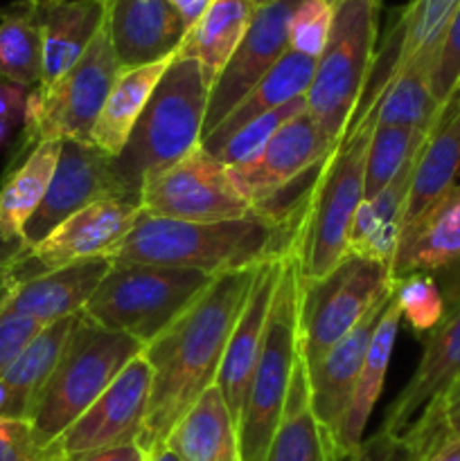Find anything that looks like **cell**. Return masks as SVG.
Segmentation results:
<instances>
[{
  "label": "cell",
  "mask_w": 460,
  "mask_h": 461,
  "mask_svg": "<svg viewBox=\"0 0 460 461\" xmlns=\"http://www.w3.org/2000/svg\"><path fill=\"white\" fill-rule=\"evenodd\" d=\"M257 268L215 277L176 322L144 347L143 356L152 367V394L138 444L149 457L165 446L183 414L216 383L230 333L246 304Z\"/></svg>",
  "instance_id": "cell-1"
},
{
  "label": "cell",
  "mask_w": 460,
  "mask_h": 461,
  "mask_svg": "<svg viewBox=\"0 0 460 461\" xmlns=\"http://www.w3.org/2000/svg\"><path fill=\"white\" fill-rule=\"evenodd\" d=\"M302 219H275L253 207L246 219L188 223L144 214L135 219L113 264H149L201 270L219 277L293 255Z\"/></svg>",
  "instance_id": "cell-2"
},
{
  "label": "cell",
  "mask_w": 460,
  "mask_h": 461,
  "mask_svg": "<svg viewBox=\"0 0 460 461\" xmlns=\"http://www.w3.org/2000/svg\"><path fill=\"white\" fill-rule=\"evenodd\" d=\"M210 86L194 59L174 57L135 122L113 169L126 194L140 198L143 183L179 165L201 147Z\"/></svg>",
  "instance_id": "cell-3"
},
{
  "label": "cell",
  "mask_w": 460,
  "mask_h": 461,
  "mask_svg": "<svg viewBox=\"0 0 460 461\" xmlns=\"http://www.w3.org/2000/svg\"><path fill=\"white\" fill-rule=\"evenodd\" d=\"M144 345L126 333L111 331L77 315L52 376L45 383L30 423L41 444H54L133 358Z\"/></svg>",
  "instance_id": "cell-4"
},
{
  "label": "cell",
  "mask_w": 460,
  "mask_h": 461,
  "mask_svg": "<svg viewBox=\"0 0 460 461\" xmlns=\"http://www.w3.org/2000/svg\"><path fill=\"white\" fill-rule=\"evenodd\" d=\"M300 266L296 255H289L284 257L264 345L237 423L239 461H266L271 441L282 421L293 367L300 356Z\"/></svg>",
  "instance_id": "cell-5"
},
{
  "label": "cell",
  "mask_w": 460,
  "mask_h": 461,
  "mask_svg": "<svg viewBox=\"0 0 460 461\" xmlns=\"http://www.w3.org/2000/svg\"><path fill=\"white\" fill-rule=\"evenodd\" d=\"M373 115L350 129L323 162L298 234L296 259L300 282L325 277L347 255V237L365 198V158L373 138Z\"/></svg>",
  "instance_id": "cell-6"
},
{
  "label": "cell",
  "mask_w": 460,
  "mask_h": 461,
  "mask_svg": "<svg viewBox=\"0 0 460 461\" xmlns=\"http://www.w3.org/2000/svg\"><path fill=\"white\" fill-rule=\"evenodd\" d=\"M215 282L201 270L113 264L81 313L99 327L152 345Z\"/></svg>",
  "instance_id": "cell-7"
},
{
  "label": "cell",
  "mask_w": 460,
  "mask_h": 461,
  "mask_svg": "<svg viewBox=\"0 0 460 461\" xmlns=\"http://www.w3.org/2000/svg\"><path fill=\"white\" fill-rule=\"evenodd\" d=\"M382 0H338L332 32L316 59L314 79L307 90V113L332 147L350 129L377 50Z\"/></svg>",
  "instance_id": "cell-8"
},
{
  "label": "cell",
  "mask_w": 460,
  "mask_h": 461,
  "mask_svg": "<svg viewBox=\"0 0 460 461\" xmlns=\"http://www.w3.org/2000/svg\"><path fill=\"white\" fill-rule=\"evenodd\" d=\"M122 68L113 52L106 25L97 32L79 61L50 88L27 93L23 133L9 167L25 160L27 153L50 140L90 142L99 111L120 77Z\"/></svg>",
  "instance_id": "cell-9"
},
{
  "label": "cell",
  "mask_w": 460,
  "mask_h": 461,
  "mask_svg": "<svg viewBox=\"0 0 460 461\" xmlns=\"http://www.w3.org/2000/svg\"><path fill=\"white\" fill-rule=\"evenodd\" d=\"M391 291V266L356 255H345L325 277L302 284L300 354L307 367L318 363Z\"/></svg>",
  "instance_id": "cell-10"
},
{
  "label": "cell",
  "mask_w": 460,
  "mask_h": 461,
  "mask_svg": "<svg viewBox=\"0 0 460 461\" xmlns=\"http://www.w3.org/2000/svg\"><path fill=\"white\" fill-rule=\"evenodd\" d=\"M140 198H108L77 212L36 246L27 248L0 277V295L9 288L95 257H113L140 216Z\"/></svg>",
  "instance_id": "cell-11"
},
{
  "label": "cell",
  "mask_w": 460,
  "mask_h": 461,
  "mask_svg": "<svg viewBox=\"0 0 460 461\" xmlns=\"http://www.w3.org/2000/svg\"><path fill=\"white\" fill-rule=\"evenodd\" d=\"M140 207L144 214L188 223L237 221L253 212L228 167L201 147L179 165L149 176L140 189Z\"/></svg>",
  "instance_id": "cell-12"
},
{
  "label": "cell",
  "mask_w": 460,
  "mask_h": 461,
  "mask_svg": "<svg viewBox=\"0 0 460 461\" xmlns=\"http://www.w3.org/2000/svg\"><path fill=\"white\" fill-rule=\"evenodd\" d=\"M108 198H133L117 180L113 158L99 151L93 142L61 140L48 192L25 225V250L43 241L72 214Z\"/></svg>",
  "instance_id": "cell-13"
},
{
  "label": "cell",
  "mask_w": 460,
  "mask_h": 461,
  "mask_svg": "<svg viewBox=\"0 0 460 461\" xmlns=\"http://www.w3.org/2000/svg\"><path fill=\"white\" fill-rule=\"evenodd\" d=\"M152 394V367L147 358L131 360L104 394L57 439L68 461L95 450L117 448L140 439Z\"/></svg>",
  "instance_id": "cell-14"
},
{
  "label": "cell",
  "mask_w": 460,
  "mask_h": 461,
  "mask_svg": "<svg viewBox=\"0 0 460 461\" xmlns=\"http://www.w3.org/2000/svg\"><path fill=\"white\" fill-rule=\"evenodd\" d=\"M300 0L260 5L242 43L210 88L203 135H210L289 50V21Z\"/></svg>",
  "instance_id": "cell-15"
},
{
  "label": "cell",
  "mask_w": 460,
  "mask_h": 461,
  "mask_svg": "<svg viewBox=\"0 0 460 461\" xmlns=\"http://www.w3.org/2000/svg\"><path fill=\"white\" fill-rule=\"evenodd\" d=\"M413 273L436 279L446 309L460 300V185L401 232L391 277Z\"/></svg>",
  "instance_id": "cell-16"
},
{
  "label": "cell",
  "mask_w": 460,
  "mask_h": 461,
  "mask_svg": "<svg viewBox=\"0 0 460 461\" xmlns=\"http://www.w3.org/2000/svg\"><path fill=\"white\" fill-rule=\"evenodd\" d=\"M334 149L305 111L287 122L253 160L228 171L237 192L255 207L320 165Z\"/></svg>",
  "instance_id": "cell-17"
},
{
  "label": "cell",
  "mask_w": 460,
  "mask_h": 461,
  "mask_svg": "<svg viewBox=\"0 0 460 461\" xmlns=\"http://www.w3.org/2000/svg\"><path fill=\"white\" fill-rule=\"evenodd\" d=\"M104 25L122 70L176 57L188 34L170 0H106Z\"/></svg>",
  "instance_id": "cell-18"
},
{
  "label": "cell",
  "mask_w": 460,
  "mask_h": 461,
  "mask_svg": "<svg viewBox=\"0 0 460 461\" xmlns=\"http://www.w3.org/2000/svg\"><path fill=\"white\" fill-rule=\"evenodd\" d=\"M282 264L284 259H273L257 268L251 293H248L246 304L235 322L219 374H216L215 385L219 387L235 423H239V417H242L248 385H251L253 372H255L257 358H260L262 345H264L266 324H269L271 304H273Z\"/></svg>",
  "instance_id": "cell-19"
},
{
  "label": "cell",
  "mask_w": 460,
  "mask_h": 461,
  "mask_svg": "<svg viewBox=\"0 0 460 461\" xmlns=\"http://www.w3.org/2000/svg\"><path fill=\"white\" fill-rule=\"evenodd\" d=\"M460 381V300L446 309L442 322L424 340L422 358L401 394L383 417L386 430L401 435L424 408L445 399Z\"/></svg>",
  "instance_id": "cell-20"
},
{
  "label": "cell",
  "mask_w": 460,
  "mask_h": 461,
  "mask_svg": "<svg viewBox=\"0 0 460 461\" xmlns=\"http://www.w3.org/2000/svg\"><path fill=\"white\" fill-rule=\"evenodd\" d=\"M392 291L382 302L373 306L365 313V318L343 338L341 342L332 347L316 365L307 367L309 372V390H311V410L318 419L320 426L334 435L345 414L347 403L352 399L356 381H359L361 367H363L365 354L373 342L377 324L386 311L388 300Z\"/></svg>",
  "instance_id": "cell-21"
},
{
  "label": "cell",
  "mask_w": 460,
  "mask_h": 461,
  "mask_svg": "<svg viewBox=\"0 0 460 461\" xmlns=\"http://www.w3.org/2000/svg\"><path fill=\"white\" fill-rule=\"evenodd\" d=\"M111 266V257H95L45 273L5 291L0 309L34 318L45 327L79 315Z\"/></svg>",
  "instance_id": "cell-22"
},
{
  "label": "cell",
  "mask_w": 460,
  "mask_h": 461,
  "mask_svg": "<svg viewBox=\"0 0 460 461\" xmlns=\"http://www.w3.org/2000/svg\"><path fill=\"white\" fill-rule=\"evenodd\" d=\"M59 151L61 140L41 142L25 160L5 171L0 183V277L25 252V225L48 192Z\"/></svg>",
  "instance_id": "cell-23"
},
{
  "label": "cell",
  "mask_w": 460,
  "mask_h": 461,
  "mask_svg": "<svg viewBox=\"0 0 460 461\" xmlns=\"http://www.w3.org/2000/svg\"><path fill=\"white\" fill-rule=\"evenodd\" d=\"M43 72L36 88H50L81 59L106 21V0H39Z\"/></svg>",
  "instance_id": "cell-24"
},
{
  "label": "cell",
  "mask_w": 460,
  "mask_h": 461,
  "mask_svg": "<svg viewBox=\"0 0 460 461\" xmlns=\"http://www.w3.org/2000/svg\"><path fill=\"white\" fill-rule=\"evenodd\" d=\"M316 59L305 57L300 52L287 50L278 63L266 72L260 79V84L230 111V115L212 131L210 135L201 140V149L210 156H216L225 142L251 124L257 117L266 115V113L275 111V108L284 106L291 99L302 97L309 90L311 79H314Z\"/></svg>",
  "instance_id": "cell-25"
},
{
  "label": "cell",
  "mask_w": 460,
  "mask_h": 461,
  "mask_svg": "<svg viewBox=\"0 0 460 461\" xmlns=\"http://www.w3.org/2000/svg\"><path fill=\"white\" fill-rule=\"evenodd\" d=\"M418 156L410 158L404 169L374 198H363L352 221L347 237V255L382 261L391 266L404 232V212Z\"/></svg>",
  "instance_id": "cell-26"
},
{
  "label": "cell",
  "mask_w": 460,
  "mask_h": 461,
  "mask_svg": "<svg viewBox=\"0 0 460 461\" xmlns=\"http://www.w3.org/2000/svg\"><path fill=\"white\" fill-rule=\"evenodd\" d=\"M400 324V309H397L395 300L391 295L386 311H383L382 320L377 324L373 342L368 347V354H365L363 367H361L359 381H356L354 392H352V399L347 403L345 414L341 417V423H338L336 432L332 435L334 450H336L338 457H350L352 453H356L361 441H363V430L368 426L370 412H373L374 403L382 396L383 381H386V369L388 363H391L392 347H395Z\"/></svg>",
  "instance_id": "cell-27"
},
{
  "label": "cell",
  "mask_w": 460,
  "mask_h": 461,
  "mask_svg": "<svg viewBox=\"0 0 460 461\" xmlns=\"http://www.w3.org/2000/svg\"><path fill=\"white\" fill-rule=\"evenodd\" d=\"M179 461H239L237 423L212 385L183 414L165 441Z\"/></svg>",
  "instance_id": "cell-28"
},
{
  "label": "cell",
  "mask_w": 460,
  "mask_h": 461,
  "mask_svg": "<svg viewBox=\"0 0 460 461\" xmlns=\"http://www.w3.org/2000/svg\"><path fill=\"white\" fill-rule=\"evenodd\" d=\"M255 12L257 5L253 0H212L188 30L176 57L198 61L206 84L212 88L242 43Z\"/></svg>",
  "instance_id": "cell-29"
},
{
  "label": "cell",
  "mask_w": 460,
  "mask_h": 461,
  "mask_svg": "<svg viewBox=\"0 0 460 461\" xmlns=\"http://www.w3.org/2000/svg\"><path fill=\"white\" fill-rule=\"evenodd\" d=\"M266 461H336L332 435L320 426L311 410L309 372L302 354L293 367L282 421L271 441Z\"/></svg>",
  "instance_id": "cell-30"
},
{
  "label": "cell",
  "mask_w": 460,
  "mask_h": 461,
  "mask_svg": "<svg viewBox=\"0 0 460 461\" xmlns=\"http://www.w3.org/2000/svg\"><path fill=\"white\" fill-rule=\"evenodd\" d=\"M171 59L120 72L117 81L113 84L111 93H108L106 102H104L102 111H99L97 122L93 126V133H90V142L99 151L115 158L124 149L135 122L143 115L149 97L156 90L161 77L165 75Z\"/></svg>",
  "instance_id": "cell-31"
},
{
  "label": "cell",
  "mask_w": 460,
  "mask_h": 461,
  "mask_svg": "<svg viewBox=\"0 0 460 461\" xmlns=\"http://www.w3.org/2000/svg\"><path fill=\"white\" fill-rule=\"evenodd\" d=\"M77 322V315L48 324L27 349L14 360L12 367L3 374V385L7 390L9 410L7 419H27L30 421L34 405L43 392L45 383L52 376L68 336Z\"/></svg>",
  "instance_id": "cell-32"
},
{
  "label": "cell",
  "mask_w": 460,
  "mask_h": 461,
  "mask_svg": "<svg viewBox=\"0 0 460 461\" xmlns=\"http://www.w3.org/2000/svg\"><path fill=\"white\" fill-rule=\"evenodd\" d=\"M43 72L39 0H12L0 7V81L34 90Z\"/></svg>",
  "instance_id": "cell-33"
},
{
  "label": "cell",
  "mask_w": 460,
  "mask_h": 461,
  "mask_svg": "<svg viewBox=\"0 0 460 461\" xmlns=\"http://www.w3.org/2000/svg\"><path fill=\"white\" fill-rule=\"evenodd\" d=\"M433 57H418L406 63L373 108L374 126H404L433 133L442 111L428 90Z\"/></svg>",
  "instance_id": "cell-34"
},
{
  "label": "cell",
  "mask_w": 460,
  "mask_h": 461,
  "mask_svg": "<svg viewBox=\"0 0 460 461\" xmlns=\"http://www.w3.org/2000/svg\"><path fill=\"white\" fill-rule=\"evenodd\" d=\"M460 171V133L445 124L433 129L427 144L418 153L413 183L406 198L404 228L418 221L455 185Z\"/></svg>",
  "instance_id": "cell-35"
},
{
  "label": "cell",
  "mask_w": 460,
  "mask_h": 461,
  "mask_svg": "<svg viewBox=\"0 0 460 461\" xmlns=\"http://www.w3.org/2000/svg\"><path fill=\"white\" fill-rule=\"evenodd\" d=\"M428 131L404 126H374L365 158V198H374L428 140Z\"/></svg>",
  "instance_id": "cell-36"
},
{
  "label": "cell",
  "mask_w": 460,
  "mask_h": 461,
  "mask_svg": "<svg viewBox=\"0 0 460 461\" xmlns=\"http://www.w3.org/2000/svg\"><path fill=\"white\" fill-rule=\"evenodd\" d=\"M392 300L400 309L401 320L418 336H428L446 313L445 297H442L436 279L422 273L392 279Z\"/></svg>",
  "instance_id": "cell-37"
},
{
  "label": "cell",
  "mask_w": 460,
  "mask_h": 461,
  "mask_svg": "<svg viewBox=\"0 0 460 461\" xmlns=\"http://www.w3.org/2000/svg\"><path fill=\"white\" fill-rule=\"evenodd\" d=\"M305 111H307V95L291 99V102L284 104V106L275 108V111L266 113V115L257 117V120H253L251 124L244 126V129H239L237 133H235L233 138L221 147V151L216 153L215 158L219 162H224L228 169L230 167H239L244 165V162L253 160V158H255L257 153L269 144V140L273 138L284 124H287V122H291L293 117L302 115Z\"/></svg>",
  "instance_id": "cell-38"
},
{
  "label": "cell",
  "mask_w": 460,
  "mask_h": 461,
  "mask_svg": "<svg viewBox=\"0 0 460 461\" xmlns=\"http://www.w3.org/2000/svg\"><path fill=\"white\" fill-rule=\"evenodd\" d=\"M334 0H300L289 21V50L318 59L332 32Z\"/></svg>",
  "instance_id": "cell-39"
},
{
  "label": "cell",
  "mask_w": 460,
  "mask_h": 461,
  "mask_svg": "<svg viewBox=\"0 0 460 461\" xmlns=\"http://www.w3.org/2000/svg\"><path fill=\"white\" fill-rule=\"evenodd\" d=\"M436 446L437 441L418 426H409L401 435L382 428L377 435L361 441L356 453L350 457L336 455V461H419Z\"/></svg>",
  "instance_id": "cell-40"
},
{
  "label": "cell",
  "mask_w": 460,
  "mask_h": 461,
  "mask_svg": "<svg viewBox=\"0 0 460 461\" xmlns=\"http://www.w3.org/2000/svg\"><path fill=\"white\" fill-rule=\"evenodd\" d=\"M460 84V7L455 16L451 18L449 27L442 34L433 54L431 72H428V90H431L433 102L440 111H445L451 95L455 93Z\"/></svg>",
  "instance_id": "cell-41"
},
{
  "label": "cell",
  "mask_w": 460,
  "mask_h": 461,
  "mask_svg": "<svg viewBox=\"0 0 460 461\" xmlns=\"http://www.w3.org/2000/svg\"><path fill=\"white\" fill-rule=\"evenodd\" d=\"M0 461H68L59 444H41L27 419L0 417Z\"/></svg>",
  "instance_id": "cell-42"
},
{
  "label": "cell",
  "mask_w": 460,
  "mask_h": 461,
  "mask_svg": "<svg viewBox=\"0 0 460 461\" xmlns=\"http://www.w3.org/2000/svg\"><path fill=\"white\" fill-rule=\"evenodd\" d=\"M43 329L39 320L0 309V378Z\"/></svg>",
  "instance_id": "cell-43"
},
{
  "label": "cell",
  "mask_w": 460,
  "mask_h": 461,
  "mask_svg": "<svg viewBox=\"0 0 460 461\" xmlns=\"http://www.w3.org/2000/svg\"><path fill=\"white\" fill-rule=\"evenodd\" d=\"M27 93H30V90L21 88V86L0 81V120H7L12 126L23 124Z\"/></svg>",
  "instance_id": "cell-44"
},
{
  "label": "cell",
  "mask_w": 460,
  "mask_h": 461,
  "mask_svg": "<svg viewBox=\"0 0 460 461\" xmlns=\"http://www.w3.org/2000/svg\"><path fill=\"white\" fill-rule=\"evenodd\" d=\"M442 426L449 439H460V381L440 399Z\"/></svg>",
  "instance_id": "cell-45"
},
{
  "label": "cell",
  "mask_w": 460,
  "mask_h": 461,
  "mask_svg": "<svg viewBox=\"0 0 460 461\" xmlns=\"http://www.w3.org/2000/svg\"><path fill=\"white\" fill-rule=\"evenodd\" d=\"M72 461H149V455L140 448L138 441H133V444L117 446V448L95 450V453H88Z\"/></svg>",
  "instance_id": "cell-46"
},
{
  "label": "cell",
  "mask_w": 460,
  "mask_h": 461,
  "mask_svg": "<svg viewBox=\"0 0 460 461\" xmlns=\"http://www.w3.org/2000/svg\"><path fill=\"white\" fill-rule=\"evenodd\" d=\"M170 3L179 9L180 16H183V21H185V25H188V30H189V27L197 23V18L206 12V7L212 3V0H170Z\"/></svg>",
  "instance_id": "cell-47"
},
{
  "label": "cell",
  "mask_w": 460,
  "mask_h": 461,
  "mask_svg": "<svg viewBox=\"0 0 460 461\" xmlns=\"http://www.w3.org/2000/svg\"><path fill=\"white\" fill-rule=\"evenodd\" d=\"M419 461H460V439H445Z\"/></svg>",
  "instance_id": "cell-48"
},
{
  "label": "cell",
  "mask_w": 460,
  "mask_h": 461,
  "mask_svg": "<svg viewBox=\"0 0 460 461\" xmlns=\"http://www.w3.org/2000/svg\"><path fill=\"white\" fill-rule=\"evenodd\" d=\"M458 111H460V84H458V88H455V93L451 95V99H449V104H446V108H445V111H442V115H440V120H437L436 129H437V126H445L446 122H449L451 117H454Z\"/></svg>",
  "instance_id": "cell-49"
},
{
  "label": "cell",
  "mask_w": 460,
  "mask_h": 461,
  "mask_svg": "<svg viewBox=\"0 0 460 461\" xmlns=\"http://www.w3.org/2000/svg\"><path fill=\"white\" fill-rule=\"evenodd\" d=\"M149 461H179V457H176V455L171 453V450L167 448V446H162L161 450H156V453H153L152 457H149Z\"/></svg>",
  "instance_id": "cell-50"
},
{
  "label": "cell",
  "mask_w": 460,
  "mask_h": 461,
  "mask_svg": "<svg viewBox=\"0 0 460 461\" xmlns=\"http://www.w3.org/2000/svg\"><path fill=\"white\" fill-rule=\"evenodd\" d=\"M14 126L9 124L7 120H0V147H3L5 142H7V138H9V131H12Z\"/></svg>",
  "instance_id": "cell-51"
},
{
  "label": "cell",
  "mask_w": 460,
  "mask_h": 461,
  "mask_svg": "<svg viewBox=\"0 0 460 461\" xmlns=\"http://www.w3.org/2000/svg\"><path fill=\"white\" fill-rule=\"evenodd\" d=\"M446 124H449V126H454V129H455V131H458V133H460V111H458V113H455V115H454V117H451V120H449V122H446Z\"/></svg>",
  "instance_id": "cell-52"
},
{
  "label": "cell",
  "mask_w": 460,
  "mask_h": 461,
  "mask_svg": "<svg viewBox=\"0 0 460 461\" xmlns=\"http://www.w3.org/2000/svg\"><path fill=\"white\" fill-rule=\"evenodd\" d=\"M253 3H255L257 7H260V5H266V3H271V0H253ZM334 3H338V0H334Z\"/></svg>",
  "instance_id": "cell-53"
}]
</instances>
